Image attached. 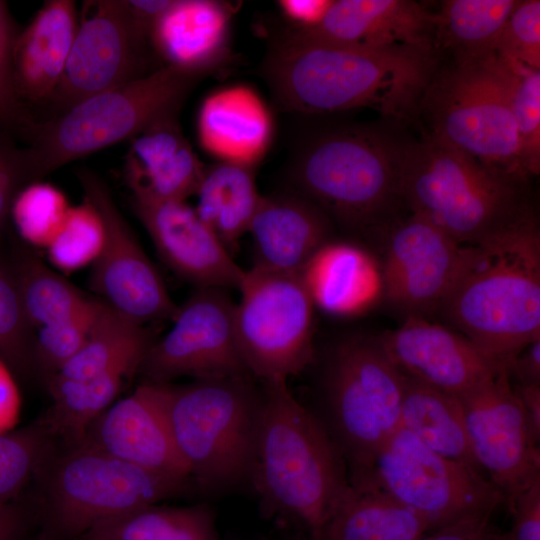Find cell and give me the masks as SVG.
<instances>
[{"mask_svg": "<svg viewBox=\"0 0 540 540\" xmlns=\"http://www.w3.org/2000/svg\"><path fill=\"white\" fill-rule=\"evenodd\" d=\"M131 206L163 262L197 288L239 289L246 271L185 200L131 192Z\"/></svg>", "mask_w": 540, "mask_h": 540, "instance_id": "d6986e66", "label": "cell"}, {"mask_svg": "<svg viewBox=\"0 0 540 540\" xmlns=\"http://www.w3.org/2000/svg\"><path fill=\"white\" fill-rule=\"evenodd\" d=\"M519 188L432 134L403 147L398 196L461 245L482 241L526 210Z\"/></svg>", "mask_w": 540, "mask_h": 540, "instance_id": "277c9868", "label": "cell"}, {"mask_svg": "<svg viewBox=\"0 0 540 540\" xmlns=\"http://www.w3.org/2000/svg\"><path fill=\"white\" fill-rule=\"evenodd\" d=\"M457 398L471 452L510 509L521 493L540 480V437L507 371Z\"/></svg>", "mask_w": 540, "mask_h": 540, "instance_id": "5bb4252c", "label": "cell"}, {"mask_svg": "<svg viewBox=\"0 0 540 540\" xmlns=\"http://www.w3.org/2000/svg\"><path fill=\"white\" fill-rule=\"evenodd\" d=\"M100 300L84 312L46 325L34 333V367L46 378L57 373L81 349L94 324Z\"/></svg>", "mask_w": 540, "mask_h": 540, "instance_id": "ab89813d", "label": "cell"}, {"mask_svg": "<svg viewBox=\"0 0 540 540\" xmlns=\"http://www.w3.org/2000/svg\"><path fill=\"white\" fill-rule=\"evenodd\" d=\"M152 343L144 325L127 319L100 300L84 345L50 377L80 380L122 367L139 371Z\"/></svg>", "mask_w": 540, "mask_h": 540, "instance_id": "4dcf8cb0", "label": "cell"}, {"mask_svg": "<svg viewBox=\"0 0 540 540\" xmlns=\"http://www.w3.org/2000/svg\"><path fill=\"white\" fill-rule=\"evenodd\" d=\"M434 20L435 13L411 0H337L316 26L294 32L345 47L433 50Z\"/></svg>", "mask_w": 540, "mask_h": 540, "instance_id": "44dd1931", "label": "cell"}, {"mask_svg": "<svg viewBox=\"0 0 540 540\" xmlns=\"http://www.w3.org/2000/svg\"><path fill=\"white\" fill-rule=\"evenodd\" d=\"M378 338L402 374L455 397L507 371L468 338L426 317L406 316Z\"/></svg>", "mask_w": 540, "mask_h": 540, "instance_id": "ac0fdd59", "label": "cell"}, {"mask_svg": "<svg viewBox=\"0 0 540 540\" xmlns=\"http://www.w3.org/2000/svg\"><path fill=\"white\" fill-rule=\"evenodd\" d=\"M38 181L33 154L12 136L0 132V252L9 227V211L16 193L26 184Z\"/></svg>", "mask_w": 540, "mask_h": 540, "instance_id": "ee69618b", "label": "cell"}, {"mask_svg": "<svg viewBox=\"0 0 540 540\" xmlns=\"http://www.w3.org/2000/svg\"><path fill=\"white\" fill-rule=\"evenodd\" d=\"M252 375L169 383L167 416L190 479L222 489L251 475L263 392Z\"/></svg>", "mask_w": 540, "mask_h": 540, "instance_id": "5b68a950", "label": "cell"}, {"mask_svg": "<svg viewBox=\"0 0 540 540\" xmlns=\"http://www.w3.org/2000/svg\"><path fill=\"white\" fill-rule=\"evenodd\" d=\"M238 290L235 331L249 372L266 381L302 371L313 356L315 306L300 273L253 266Z\"/></svg>", "mask_w": 540, "mask_h": 540, "instance_id": "30bf717a", "label": "cell"}, {"mask_svg": "<svg viewBox=\"0 0 540 540\" xmlns=\"http://www.w3.org/2000/svg\"><path fill=\"white\" fill-rule=\"evenodd\" d=\"M70 207L59 188L41 180L30 182L12 201L9 225L26 244L47 248L61 230Z\"/></svg>", "mask_w": 540, "mask_h": 540, "instance_id": "8d00e7d4", "label": "cell"}, {"mask_svg": "<svg viewBox=\"0 0 540 540\" xmlns=\"http://www.w3.org/2000/svg\"><path fill=\"white\" fill-rule=\"evenodd\" d=\"M300 275L314 306L335 315L364 310L382 289L375 262L351 243L330 240L314 254Z\"/></svg>", "mask_w": 540, "mask_h": 540, "instance_id": "83f0119b", "label": "cell"}, {"mask_svg": "<svg viewBox=\"0 0 540 540\" xmlns=\"http://www.w3.org/2000/svg\"><path fill=\"white\" fill-rule=\"evenodd\" d=\"M403 147L365 128L323 134L301 150L291 177L298 194L351 229H365L398 196Z\"/></svg>", "mask_w": 540, "mask_h": 540, "instance_id": "52a82bcc", "label": "cell"}, {"mask_svg": "<svg viewBox=\"0 0 540 540\" xmlns=\"http://www.w3.org/2000/svg\"><path fill=\"white\" fill-rule=\"evenodd\" d=\"M421 102L433 136L518 186L527 180L516 123L489 55L432 79Z\"/></svg>", "mask_w": 540, "mask_h": 540, "instance_id": "ba28073f", "label": "cell"}, {"mask_svg": "<svg viewBox=\"0 0 540 540\" xmlns=\"http://www.w3.org/2000/svg\"><path fill=\"white\" fill-rule=\"evenodd\" d=\"M34 329L23 310L14 272L0 252V361L13 374H29L34 367Z\"/></svg>", "mask_w": 540, "mask_h": 540, "instance_id": "74e56055", "label": "cell"}, {"mask_svg": "<svg viewBox=\"0 0 540 540\" xmlns=\"http://www.w3.org/2000/svg\"><path fill=\"white\" fill-rule=\"evenodd\" d=\"M20 530L18 510L11 503L0 507V540H17Z\"/></svg>", "mask_w": 540, "mask_h": 540, "instance_id": "816d5d0a", "label": "cell"}, {"mask_svg": "<svg viewBox=\"0 0 540 540\" xmlns=\"http://www.w3.org/2000/svg\"><path fill=\"white\" fill-rule=\"evenodd\" d=\"M403 504L425 517L433 530L474 514H493L503 497L467 465L434 452L399 428L380 448L368 475Z\"/></svg>", "mask_w": 540, "mask_h": 540, "instance_id": "8fae6325", "label": "cell"}, {"mask_svg": "<svg viewBox=\"0 0 540 540\" xmlns=\"http://www.w3.org/2000/svg\"><path fill=\"white\" fill-rule=\"evenodd\" d=\"M517 385H540V338L522 348L506 367Z\"/></svg>", "mask_w": 540, "mask_h": 540, "instance_id": "c3c4849f", "label": "cell"}, {"mask_svg": "<svg viewBox=\"0 0 540 540\" xmlns=\"http://www.w3.org/2000/svg\"><path fill=\"white\" fill-rule=\"evenodd\" d=\"M251 475L261 496L315 536L349 485L342 455L324 426L287 386L264 381Z\"/></svg>", "mask_w": 540, "mask_h": 540, "instance_id": "3957f363", "label": "cell"}, {"mask_svg": "<svg viewBox=\"0 0 540 540\" xmlns=\"http://www.w3.org/2000/svg\"><path fill=\"white\" fill-rule=\"evenodd\" d=\"M155 60L150 33L134 18L127 1H84L63 76L46 108L51 116L62 113L154 72Z\"/></svg>", "mask_w": 540, "mask_h": 540, "instance_id": "7c38bea8", "label": "cell"}, {"mask_svg": "<svg viewBox=\"0 0 540 540\" xmlns=\"http://www.w3.org/2000/svg\"><path fill=\"white\" fill-rule=\"evenodd\" d=\"M19 408V394L11 369L0 361V433L14 421Z\"/></svg>", "mask_w": 540, "mask_h": 540, "instance_id": "681fc988", "label": "cell"}, {"mask_svg": "<svg viewBox=\"0 0 540 540\" xmlns=\"http://www.w3.org/2000/svg\"><path fill=\"white\" fill-rule=\"evenodd\" d=\"M534 69H540V1L517 0L493 53Z\"/></svg>", "mask_w": 540, "mask_h": 540, "instance_id": "7bdbcfd3", "label": "cell"}, {"mask_svg": "<svg viewBox=\"0 0 540 540\" xmlns=\"http://www.w3.org/2000/svg\"><path fill=\"white\" fill-rule=\"evenodd\" d=\"M195 195V211L229 252L248 233L262 198L254 168L227 162L205 167Z\"/></svg>", "mask_w": 540, "mask_h": 540, "instance_id": "f546056e", "label": "cell"}, {"mask_svg": "<svg viewBox=\"0 0 540 540\" xmlns=\"http://www.w3.org/2000/svg\"><path fill=\"white\" fill-rule=\"evenodd\" d=\"M437 313L505 367L540 338V233L528 208L482 241L463 245Z\"/></svg>", "mask_w": 540, "mask_h": 540, "instance_id": "7a4b0ae2", "label": "cell"}, {"mask_svg": "<svg viewBox=\"0 0 540 540\" xmlns=\"http://www.w3.org/2000/svg\"><path fill=\"white\" fill-rule=\"evenodd\" d=\"M491 514H474L435 529L421 540H502L490 524Z\"/></svg>", "mask_w": 540, "mask_h": 540, "instance_id": "bcb514c9", "label": "cell"}, {"mask_svg": "<svg viewBox=\"0 0 540 540\" xmlns=\"http://www.w3.org/2000/svg\"><path fill=\"white\" fill-rule=\"evenodd\" d=\"M430 522L372 480L349 481L323 540H421Z\"/></svg>", "mask_w": 540, "mask_h": 540, "instance_id": "4316f807", "label": "cell"}, {"mask_svg": "<svg viewBox=\"0 0 540 540\" xmlns=\"http://www.w3.org/2000/svg\"><path fill=\"white\" fill-rule=\"evenodd\" d=\"M254 266L301 273L314 254L330 241L327 215L298 193L263 197L250 223Z\"/></svg>", "mask_w": 540, "mask_h": 540, "instance_id": "d4e9b609", "label": "cell"}, {"mask_svg": "<svg viewBox=\"0 0 540 540\" xmlns=\"http://www.w3.org/2000/svg\"><path fill=\"white\" fill-rule=\"evenodd\" d=\"M104 239L101 217L86 199L71 206L65 222L47 247L52 263L63 271H74L93 263Z\"/></svg>", "mask_w": 540, "mask_h": 540, "instance_id": "f35d334b", "label": "cell"}, {"mask_svg": "<svg viewBox=\"0 0 540 540\" xmlns=\"http://www.w3.org/2000/svg\"><path fill=\"white\" fill-rule=\"evenodd\" d=\"M50 483L55 515L73 533L156 504L180 493L187 481L148 470L86 444L74 445Z\"/></svg>", "mask_w": 540, "mask_h": 540, "instance_id": "4fadbf2b", "label": "cell"}, {"mask_svg": "<svg viewBox=\"0 0 540 540\" xmlns=\"http://www.w3.org/2000/svg\"><path fill=\"white\" fill-rule=\"evenodd\" d=\"M513 389L526 412L534 432L540 437V385L515 384Z\"/></svg>", "mask_w": 540, "mask_h": 540, "instance_id": "f907efd6", "label": "cell"}, {"mask_svg": "<svg viewBox=\"0 0 540 540\" xmlns=\"http://www.w3.org/2000/svg\"><path fill=\"white\" fill-rule=\"evenodd\" d=\"M516 123L522 162L528 176L540 168V69L489 55Z\"/></svg>", "mask_w": 540, "mask_h": 540, "instance_id": "d590c367", "label": "cell"}, {"mask_svg": "<svg viewBox=\"0 0 540 540\" xmlns=\"http://www.w3.org/2000/svg\"><path fill=\"white\" fill-rule=\"evenodd\" d=\"M228 4L214 0H171L157 18L150 43L162 66L206 76L230 54Z\"/></svg>", "mask_w": 540, "mask_h": 540, "instance_id": "603a6c76", "label": "cell"}, {"mask_svg": "<svg viewBox=\"0 0 540 540\" xmlns=\"http://www.w3.org/2000/svg\"><path fill=\"white\" fill-rule=\"evenodd\" d=\"M201 77L162 66L39 120L26 143L33 154L37 180L65 164L130 140L164 116L179 113Z\"/></svg>", "mask_w": 540, "mask_h": 540, "instance_id": "8992f818", "label": "cell"}, {"mask_svg": "<svg viewBox=\"0 0 540 540\" xmlns=\"http://www.w3.org/2000/svg\"><path fill=\"white\" fill-rule=\"evenodd\" d=\"M18 28L5 1H0V132L27 142L38 121L18 98L12 79L11 53Z\"/></svg>", "mask_w": 540, "mask_h": 540, "instance_id": "60d3db41", "label": "cell"}, {"mask_svg": "<svg viewBox=\"0 0 540 540\" xmlns=\"http://www.w3.org/2000/svg\"><path fill=\"white\" fill-rule=\"evenodd\" d=\"M42 450L37 430L0 433V507L9 504L34 472Z\"/></svg>", "mask_w": 540, "mask_h": 540, "instance_id": "b9f144b4", "label": "cell"}, {"mask_svg": "<svg viewBox=\"0 0 540 540\" xmlns=\"http://www.w3.org/2000/svg\"><path fill=\"white\" fill-rule=\"evenodd\" d=\"M169 383L146 382L112 403L88 428L83 441L136 466L190 479L167 416Z\"/></svg>", "mask_w": 540, "mask_h": 540, "instance_id": "ffe728a7", "label": "cell"}, {"mask_svg": "<svg viewBox=\"0 0 540 540\" xmlns=\"http://www.w3.org/2000/svg\"><path fill=\"white\" fill-rule=\"evenodd\" d=\"M463 245L412 214L386 240L381 285L387 300L406 316L437 313L457 270Z\"/></svg>", "mask_w": 540, "mask_h": 540, "instance_id": "e0dca14e", "label": "cell"}, {"mask_svg": "<svg viewBox=\"0 0 540 540\" xmlns=\"http://www.w3.org/2000/svg\"><path fill=\"white\" fill-rule=\"evenodd\" d=\"M129 142L123 176L130 192L163 200L195 195L206 166L183 135L178 113L156 120Z\"/></svg>", "mask_w": 540, "mask_h": 540, "instance_id": "484cf974", "label": "cell"}, {"mask_svg": "<svg viewBox=\"0 0 540 540\" xmlns=\"http://www.w3.org/2000/svg\"><path fill=\"white\" fill-rule=\"evenodd\" d=\"M330 3L331 1L280 0L277 4L295 31H306L321 21Z\"/></svg>", "mask_w": 540, "mask_h": 540, "instance_id": "7dc6e473", "label": "cell"}, {"mask_svg": "<svg viewBox=\"0 0 540 540\" xmlns=\"http://www.w3.org/2000/svg\"><path fill=\"white\" fill-rule=\"evenodd\" d=\"M8 259L24 313L34 331L69 319L91 306L93 299L84 296L28 249L16 246Z\"/></svg>", "mask_w": 540, "mask_h": 540, "instance_id": "836d02e7", "label": "cell"}, {"mask_svg": "<svg viewBox=\"0 0 540 540\" xmlns=\"http://www.w3.org/2000/svg\"><path fill=\"white\" fill-rule=\"evenodd\" d=\"M235 306L225 289L197 288L178 307L170 331L151 344L139 371L154 383L183 376L198 380L252 375L236 338Z\"/></svg>", "mask_w": 540, "mask_h": 540, "instance_id": "9a60e30c", "label": "cell"}, {"mask_svg": "<svg viewBox=\"0 0 540 540\" xmlns=\"http://www.w3.org/2000/svg\"><path fill=\"white\" fill-rule=\"evenodd\" d=\"M404 375L378 337L355 335L339 342L326 368L329 412L351 479L369 474L382 445L400 428Z\"/></svg>", "mask_w": 540, "mask_h": 540, "instance_id": "9c48e42d", "label": "cell"}, {"mask_svg": "<svg viewBox=\"0 0 540 540\" xmlns=\"http://www.w3.org/2000/svg\"><path fill=\"white\" fill-rule=\"evenodd\" d=\"M509 511L513 521L502 540H540V480L521 493Z\"/></svg>", "mask_w": 540, "mask_h": 540, "instance_id": "f6af8a7d", "label": "cell"}, {"mask_svg": "<svg viewBox=\"0 0 540 540\" xmlns=\"http://www.w3.org/2000/svg\"><path fill=\"white\" fill-rule=\"evenodd\" d=\"M400 428L441 456L482 472L471 452L457 397L404 375Z\"/></svg>", "mask_w": 540, "mask_h": 540, "instance_id": "f1b7e54d", "label": "cell"}, {"mask_svg": "<svg viewBox=\"0 0 540 540\" xmlns=\"http://www.w3.org/2000/svg\"><path fill=\"white\" fill-rule=\"evenodd\" d=\"M273 135L274 120L268 105L247 85L215 90L200 106L198 141L219 162L254 168L270 148Z\"/></svg>", "mask_w": 540, "mask_h": 540, "instance_id": "cb8c5ba5", "label": "cell"}, {"mask_svg": "<svg viewBox=\"0 0 540 540\" xmlns=\"http://www.w3.org/2000/svg\"><path fill=\"white\" fill-rule=\"evenodd\" d=\"M87 540H218L213 511L206 505L146 506L103 521Z\"/></svg>", "mask_w": 540, "mask_h": 540, "instance_id": "d6a6232c", "label": "cell"}, {"mask_svg": "<svg viewBox=\"0 0 540 540\" xmlns=\"http://www.w3.org/2000/svg\"><path fill=\"white\" fill-rule=\"evenodd\" d=\"M433 50L362 49L290 32L271 52L265 75L285 109L327 113L372 108L407 118L433 79Z\"/></svg>", "mask_w": 540, "mask_h": 540, "instance_id": "6da1fadb", "label": "cell"}, {"mask_svg": "<svg viewBox=\"0 0 540 540\" xmlns=\"http://www.w3.org/2000/svg\"><path fill=\"white\" fill-rule=\"evenodd\" d=\"M137 371L122 367L87 379L47 378L52 397L50 424L74 445L80 444L90 425L114 403L125 381Z\"/></svg>", "mask_w": 540, "mask_h": 540, "instance_id": "e575fe53", "label": "cell"}, {"mask_svg": "<svg viewBox=\"0 0 540 540\" xmlns=\"http://www.w3.org/2000/svg\"><path fill=\"white\" fill-rule=\"evenodd\" d=\"M77 177L88 200L98 211L104 229L99 255L92 263L90 287L100 300L127 319L147 322L173 319L178 306L163 279L131 230L106 184L91 170Z\"/></svg>", "mask_w": 540, "mask_h": 540, "instance_id": "2e32d148", "label": "cell"}, {"mask_svg": "<svg viewBox=\"0 0 540 540\" xmlns=\"http://www.w3.org/2000/svg\"><path fill=\"white\" fill-rule=\"evenodd\" d=\"M517 0H445L435 13L434 40L455 53L456 63L495 52Z\"/></svg>", "mask_w": 540, "mask_h": 540, "instance_id": "1f68e13d", "label": "cell"}, {"mask_svg": "<svg viewBox=\"0 0 540 540\" xmlns=\"http://www.w3.org/2000/svg\"><path fill=\"white\" fill-rule=\"evenodd\" d=\"M78 16L74 1L48 0L16 35L11 53L13 85L32 112L46 108L63 76Z\"/></svg>", "mask_w": 540, "mask_h": 540, "instance_id": "7402d4cb", "label": "cell"}]
</instances>
